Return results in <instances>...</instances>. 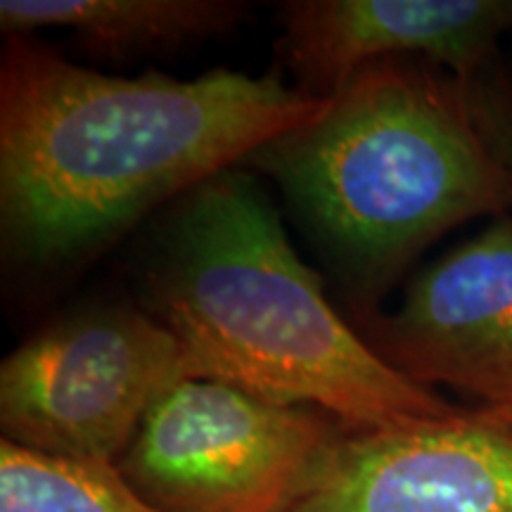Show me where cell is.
I'll return each instance as SVG.
<instances>
[{"label": "cell", "instance_id": "cell-4", "mask_svg": "<svg viewBox=\"0 0 512 512\" xmlns=\"http://www.w3.org/2000/svg\"><path fill=\"white\" fill-rule=\"evenodd\" d=\"M178 339L131 304L57 318L0 366L3 439L41 453L124 456L152 406L188 380Z\"/></svg>", "mask_w": 512, "mask_h": 512}, {"label": "cell", "instance_id": "cell-1", "mask_svg": "<svg viewBox=\"0 0 512 512\" xmlns=\"http://www.w3.org/2000/svg\"><path fill=\"white\" fill-rule=\"evenodd\" d=\"M328 100L283 74L124 79L8 36L0 60V233L15 264L62 268L306 124Z\"/></svg>", "mask_w": 512, "mask_h": 512}, {"label": "cell", "instance_id": "cell-5", "mask_svg": "<svg viewBox=\"0 0 512 512\" xmlns=\"http://www.w3.org/2000/svg\"><path fill=\"white\" fill-rule=\"evenodd\" d=\"M342 430L316 408L188 377L152 406L119 470L159 512H290Z\"/></svg>", "mask_w": 512, "mask_h": 512}, {"label": "cell", "instance_id": "cell-10", "mask_svg": "<svg viewBox=\"0 0 512 512\" xmlns=\"http://www.w3.org/2000/svg\"><path fill=\"white\" fill-rule=\"evenodd\" d=\"M0 512H159L110 460L0 441Z\"/></svg>", "mask_w": 512, "mask_h": 512}, {"label": "cell", "instance_id": "cell-9", "mask_svg": "<svg viewBox=\"0 0 512 512\" xmlns=\"http://www.w3.org/2000/svg\"><path fill=\"white\" fill-rule=\"evenodd\" d=\"M247 12L235 0H3L0 29L8 36L64 29L95 55L133 57L228 34Z\"/></svg>", "mask_w": 512, "mask_h": 512}, {"label": "cell", "instance_id": "cell-7", "mask_svg": "<svg viewBox=\"0 0 512 512\" xmlns=\"http://www.w3.org/2000/svg\"><path fill=\"white\" fill-rule=\"evenodd\" d=\"M290 512H512V434L456 418L332 439Z\"/></svg>", "mask_w": 512, "mask_h": 512}, {"label": "cell", "instance_id": "cell-6", "mask_svg": "<svg viewBox=\"0 0 512 512\" xmlns=\"http://www.w3.org/2000/svg\"><path fill=\"white\" fill-rule=\"evenodd\" d=\"M356 330L396 373L463 394L482 418L512 425V214L422 268L392 313Z\"/></svg>", "mask_w": 512, "mask_h": 512}, {"label": "cell", "instance_id": "cell-3", "mask_svg": "<svg viewBox=\"0 0 512 512\" xmlns=\"http://www.w3.org/2000/svg\"><path fill=\"white\" fill-rule=\"evenodd\" d=\"M273 178L342 285L356 325L418 256L512 214V181L479 136L463 81L420 57L366 64L306 124L245 162Z\"/></svg>", "mask_w": 512, "mask_h": 512}, {"label": "cell", "instance_id": "cell-2", "mask_svg": "<svg viewBox=\"0 0 512 512\" xmlns=\"http://www.w3.org/2000/svg\"><path fill=\"white\" fill-rule=\"evenodd\" d=\"M143 309L181 344L188 375L373 432L456 418L396 373L335 311L245 166L183 195L140 268Z\"/></svg>", "mask_w": 512, "mask_h": 512}, {"label": "cell", "instance_id": "cell-8", "mask_svg": "<svg viewBox=\"0 0 512 512\" xmlns=\"http://www.w3.org/2000/svg\"><path fill=\"white\" fill-rule=\"evenodd\" d=\"M512 0H292L275 50L297 88L328 100L366 64L420 57L458 79L501 60Z\"/></svg>", "mask_w": 512, "mask_h": 512}, {"label": "cell", "instance_id": "cell-11", "mask_svg": "<svg viewBox=\"0 0 512 512\" xmlns=\"http://www.w3.org/2000/svg\"><path fill=\"white\" fill-rule=\"evenodd\" d=\"M460 81L479 136L512 181V69L501 57Z\"/></svg>", "mask_w": 512, "mask_h": 512}, {"label": "cell", "instance_id": "cell-12", "mask_svg": "<svg viewBox=\"0 0 512 512\" xmlns=\"http://www.w3.org/2000/svg\"><path fill=\"white\" fill-rule=\"evenodd\" d=\"M477 415H479V413H477ZM484 420H486V418H484ZM489 422H491V420H489ZM494 425H498V422H494ZM498 427H503V430H508V432L512 434V425H498Z\"/></svg>", "mask_w": 512, "mask_h": 512}]
</instances>
